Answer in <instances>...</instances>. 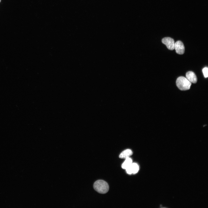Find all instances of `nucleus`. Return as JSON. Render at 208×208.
I'll list each match as a JSON object with an SVG mask.
<instances>
[{"mask_svg": "<svg viewBox=\"0 0 208 208\" xmlns=\"http://www.w3.org/2000/svg\"><path fill=\"white\" fill-rule=\"evenodd\" d=\"M203 72L205 77H208V68L207 67H205L203 69Z\"/></svg>", "mask_w": 208, "mask_h": 208, "instance_id": "obj_9", "label": "nucleus"}, {"mask_svg": "<svg viewBox=\"0 0 208 208\" xmlns=\"http://www.w3.org/2000/svg\"><path fill=\"white\" fill-rule=\"evenodd\" d=\"M93 187L96 191L102 194L106 193L109 190L108 183L103 180H98L96 181L94 184Z\"/></svg>", "mask_w": 208, "mask_h": 208, "instance_id": "obj_1", "label": "nucleus"}, {"mask_svg": "<svg viewBox=\"0 0 208 208\" xmlns=\"http://www.w3.org/2000/svg\"><path fill=\"white\" fill-rule=\"evenodd\" d=\"M174 49L178 54H183L185 51V47L183 43L180 41H178L174 43Z\"/></svg>", "mask_w": 208, "mask_h": 208, "instance_id": "obj_4", "label": "nucleus"}, {"mask_svg": "<svg viewBox=\"0 0 208 208\" xmlns=\"http://www.w3.org/2000/svg\"><path fill=\"white\" fill-rule=\"evenodd\" d=\"M0 1H1V0H0Z\"/></svg>", "mask_w": 208, "mask_h": 208, "instance_id": "obj_10", "label": "nucleus"}, {"mask_svg": "<svg viewBox=\"0 0 208 208\" xmlns=\"http://www.w3.org/2000/svg\"><path fill=\"white\" fill-rule=\"evenodd\" d=\"M176 85L181 90H186L189 89L191 83L186 78L181 76L177 78L176 81Z\"/></svg>", "mask_w": 208, "mask_h": 208, "instance_id": "obj_2", "label": "nucleus"}, {"mask_svg": "<svg viewBox=\"0 0 208 208\" xmlns=\"http://www.w3.org/2000/svg\"><path fill=\"white\" fill-rule=\"evenodd\" d=\"M186 78L191 83H196L197 82V78L195 73L193 72L189 71L186 74Z\"/></svg>", "mask_w": 208, "mask_h": 208, "instance_id": "obj_6", "label": "nucleus"}, {"mask_svg": "<svg viewBox=\"0 0 208 208\" xmlns=\"http://www.w3.org/2000/svg\"><path fill=\"white\" fill-rule=\"evenodd\" d=\"M133 154L132 151L129 149H127L122 151L119 157L121 159H125L129 157Z\"/></svg>", "mask_w": 208, "mask_h": 208, "instance_id": "obj_7", "label": "nucleus"}, {"mask_svg": "<svg viewBox=\"0 0 208 208\" xmlns=\"http://www.w3.org/2000/svg\"><path fill=\"white\" fill-rule=\"evenodd\" d=\"M125 170L128 174H135L138 172L139 170V166L136 163H132Z\"/></svg>", "mask_w": 208, "mask_h": 208, "instance_id": "obj_5", "label": "nucleus"}, {"mask_svg": "<svg viewBox=\"0 0 208 208\" xmlns=\"http://www.w3.org/2000/svg\"><path fill=\"white\" fill-rule=\"evenodd\" d=\"M132 163V160L130 157L125 159L124 162L122 165V168L125 169L127 168Z\"/></svg>", "mask_w": 208, "mask_h": 208, "instance_id": "obj_8", "label": "nucleus"}, {"mask_svg": "<svg viewBox=\"0 0 208 208\" xmlns=\"http://www.w3.org/2000/svg\"><path fill=\"white\" fill-rule=\"evenodd\" d=\"M162 42L169 50H172L174 49V43L173 39L169 37H165L162 39Z\"/></svg>", "mask_w": 208, "mask_h": 208, "instance_id": "obj_3", "label": "nucleus"}]
</instances>
